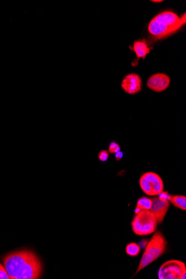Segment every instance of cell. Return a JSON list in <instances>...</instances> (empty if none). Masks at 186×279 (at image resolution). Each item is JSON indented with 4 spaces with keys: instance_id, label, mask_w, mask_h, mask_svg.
<instances>
[{
    "instance_id": "cell-14",
    "label": "cell",
    "mask_w": 186,
    "mask_h": 279,
    "mask_svg": "<svg viewBox=\"0 0 186 279\" xmlns=\"http://www.w3.org/2000/svg\"><path fill=\"white\" fill-rule=\"evenodd\" d=\"M121 151V147L115 141L110 143L108 148V152L110 153L116 154V153Z\"/></svg>"
},
{
    "instance_id": "cell-8",
    "label": "cell",
    "mask_w": 186,
    "mask_h": 279,
    "mask_svg": "<svg viewBox=\"0 0 186 279\" xmlns=\"http://www.w3.org/2000/svg\"><path fill=\"white\" fill-rule=\"evenodd\" d=\"M170 82L169 76L165 74L158 73L153 75L148 79L147 86L154 92H161L169 87Z\"/></svg>"
},
{
    "instance_id": "cell-3",
    "label": "cell",
    "mask_w": 186,
    "mask_h": 279,
    "mask_svg": "<svg viewBox=\"0 0 186 279\" xmlns=\"http://www.w3.org/2000/svg\"><path fill=\"white\" fill-rule=\"evenodd\" d=\"M167 245V241L163 234L159 232H155L146 246L135 275L154 262L155 260L165 253Z\"/></svg>"
},
{
    "instance_id": "cell-17",
    "label": "cell",
    "mask_w": 186,
    "mask_h": 279,
    "mask_svg": "<svg viewBox=\"0 0 186 279\" xmlns=\"http://www.w3.org/2000/svg\"><path fill=\"white\" fill-rule=\"evenodd\" d=\"M123 157V153L119 151L116 153V159L117 161H120Z\"/></svg>"
},
{
    "instance_id": "cell-5",
    "label": "cell",
    "mask_w": 186,
    "mask_h": 279,
    "mask_svg": "<svg viewBox=\"0 0 186 279\" xmlns=\"http://www.w3.org/2000/svg\"><path fill=\"white\" fill-rule=\"evenodd\" d=\"M140 187L149 196L159 195L163 192L164 184L161 177L153 172H147L141 176Z\"/></svg>"
},
{
    "instance_id": "cell-1",
    "label": "cell",
    "mask_w": 186,
    "mask_h": 279,
    "mask_svg": "<svg viewBox=\"0 0 186 279\" xmlns=\"http://www.w3.org/2000/svg\"><path fill=\"white\" fill-rule=\"evenodd\" d=\"M3 264L11 279H37L42 274L41 261L32 251L12 252L4 258Z\"/></svg>"
},
{
    "instance_id": "cell-11",
    "label": "cell",
    "mask_w": 186,
    "mask_h": 279,
    "mask_svg": "<svg viewBox=\"0 0 186 279\" xmlns=\"http://www.w3.org/2000/svg\"><path fill=\"white\" fill-rule=\"evenodd\" d=\"M168 200L176 207L182 210H186V197L181 195H170L167 197Z\"/></svg>"
},
{
    "instance_id": "cell-7",
    "label": "cell",
    "mask_w": 186,
    "mask_h": 279,
    "mask_svg": "<svg viewBox=\"0 0 186 279\" xmlns=\"http://www.w3.org/2000/svg\"><path fill=\"white\" fill-rule=\"evenodd\" d=\"M151 200L152 204L150 211L156 219L158 224H162L170 209V202L167 198L161 196L152 198Z\"/></svg>"
},
{
    "instance_id": "cell-19",
    "label": "cell",
    "mask_w": 186,
    "mask_h": 279,
    "mask_svg": "<svg viewBox=\"0 0 186 279\" xmlns=\"http://www.w3.org/2000/svg\"><path fill=\"white\" fill-rule=\"evenodd\" d=\"M162 1H152V2H162Z\"/></svg>"
},
{
    "instance_id": "cell-16",
    "label": "cell",
    "mask_w": 186,
    "mask_h": 279,
    "mask_svg": "<svg viewBox=\"0 0 186 279\" xmlns=\"http://www.w3.org/2000/svg\"><path fill=\"white\" fill-rule=\"evenodd\" d=\"M0 279H10L5 268L1 264H0Z\"/></svg>"
},
{
    "instance_id": "cell-4",
    "label": "cell",
    "mask_w": 186,
    "mask_h": 279,
    "mask_svg": "<svg viewBox=\"0 0 186 279\" xmlns=\"http://www.w3.org/2000/svg\"><path fill=\"white\" fill-rule=\"evenodd\" d=\"M132 228L137 235H149L157 228L158 222L150 210H140L132 221Z\"/></svg>"
},
{
    "instance_id": "cell-6",
    "label": "cell",
    "mask_w": 186,
    "mask_h": 279,
    "mask_svg": "<svg viewBox=\"0 0 186 279\" xmlns=\"http://www.w3.org/2000/svg\"><path fill=\"white\" fill-rule=\"evenodd\" d=\"M158 278L159 279H186V265L179 260L166 261L159 270Z\"/></svg>"
},
{
    "instance_id": "cell-12",
    "label": "cell",
    "mask_w": 186,
    "mask_h": 279,
    "mask_svg": "<svg viewBox=\"0 0 186 279\" xmlns=\"http://www.w3.org/2000/svg\"><path fill=\"white\" fill-rule=\"evenodd\" d=\"M152 202L151 198L148 197H140L137 201L136 211L150 210L152 207Z\"/></svg>"
},
{
    "instance_id": "cell-9",
    "label": "cell",
    "mask_w": 186,
    "mask_h": 279,
    "mask_svg": "<svg viewBox=\"0 0 186 279\" xmlns=\"http://www.w3.org/2000/svg\"><path fill=\"white\" fill-rule=\"evenodd\" d=\"M142 82L139 75L135 73L128 74L123 79L122 88L128 94L135 95L141 91Z\"/></svg>"
},
{
    "instance_id": "cell-13",
    "label": "cell",
    "mask_w": 186,
    "mask_h": 279,
    "mask_svg": "<svg viewBox=\"0 0 186 279\" xmlns=\"http://www.w3.org/2000/svg\"><path fill=\"white\" fill-rule=\"evenodd\" d=\"M140 251V246L135 242H131L126 246L127 254L131 256H138Z\"/></svg>"
},
{
    "instance_id": "cell-15",
    "label": "cell",
    "mask_w": 186,
    "mask_h": 279,
    "mask_svg": "<svg viewBox=\"0 0 186 279\" xmlns=\"http://www.w3.org/2000/svg\"><path fill=\"white\" fill-rule=\"evenodd\" d=\"M109 157V152L107 150H102L98 154V158L101 162H106Z\"/></svg>"
},
{
    "instance_id": "cell-18",
    "label": "cell",
    "mask_w": 186,
    "mask_h": 279,
    "mask_svg": "<svg viewBox=\"0 0 186 279\" xmlns=\"http://www.w3.org/2000/svg\"><path fill=\"white\" fill-rule=\"evenodd\" d=\"M180 20L181 21L182 25H185L186 24V13H185L183 16L181 17V19H180Z\"/></svg>"
},
{
    "instance_id": "cell-2",
    "label": "cell",
    "mask_w": 186,
    "mask_h": 279,
    "mask_svg": "<svg viewBox=\"0 0 186 279\" xmlns=\"http://www.w3.org/2000/svg\"><path fill=\"white\" fill-rule=\"evenodd\" d=\"M182 25L180 19L175 13L165 11L150 21L148 31L154 36L162 38L176 32Z\"/></svg>"
},
{
    "instance_id": "cell-10",
    "label": "cell",
    "mask_w": 186,
    "mask_h": 279,
    "mask_svg": "<svg viewBox=\"0 0 186 279\" xmlns=\"http://www.w3.org/2000/svg\"><path fill=\"white\" fill-rule=\"evenodd\" d=\"M134 49L137 57L139 59L140 57H142L144 59L146 55L150 52V49L144 41L135 42L134 43Z\"/></svg>"
}]
</instances>
